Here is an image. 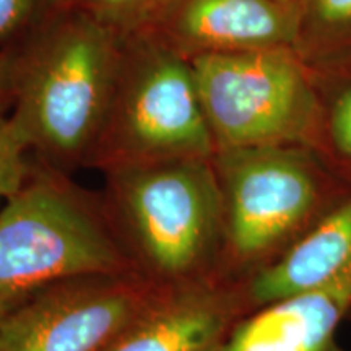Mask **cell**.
Returning <instances> with one entry per match:
<instances>
[{
    "instance_id": "52a82bcc",
    "label": "cell",
    "mask_w": 351,
    "mask_h": 351,
    "mask_svg": "<svg viewBox=\"0 0 351 351\" xmlns=\"http://www.w3.org/2000/svg\"><path fill=\"white\" fill-rule=\"evenodd\" d=\"M158 288L140 274L56 285L0 317V351H104Z\"/></svg>"
},
{
    "instance_id": "5b68a950",
    "label": "cell",
    "mask_w": 351,
    "mask_h": 351,
    "mask_svg": "<svg viewBox=\"0 0 351 351\" xmlns=\"http://www.w3.org/2000/svg\"><path fill=\"white\" fill-rule=\"evenodd\" d=\"M215 150L192 60L153 33L124 39L106 122L88 166L104 173L212 158Z\"/></svg>"
},
{
    "instance_id": "7a4b0ae2",
    "label": "cell",
    "mask_w": 351,
    "mask_h": 351,
    "mask_svg": "<svg viewBox=\"0 0 351 351\" xmlns=\"http://www.w3.org/2000/svg\"><path fill=\"white\" fill-rule=\"evenodd\" d=\"M140 274L104 207L41 165L0 208V317L56 285ZM142 275V274H140Z\"/></svg>"
},
{
    "instance_id": "2e32d148",
    "label": "cell",
    "mask_w": 351,
    "mask_h": 351,
    "mask_svg": "<svg viewBox=\"0 0 351 351\" xmlns=\"http://www.w3.org/2000/svg\"><path fill=\"white\" fill-rule=\"evenodd\" d=\"M302 3H306V12L319 25L330 28L351 25V0H302Z\"/></svg>"
},
{
    "instance_id": "9a60e30c",
    "label": "cell",
    "mask_w": 351,
    "mask_h": 351,
    "mask_svg": "<svg viewBox=\"0 0 351 351\" xmlns=\"http://www.w3.org/2000/svg\"><path fill=\"white\" fill-rule=\"evenodd\" d=\"M330 138L335 150L351 160V88L340 96L332 109Z\"/></svg>"
},
{
    "instance_id": "30bf717a",
    "label": "cell",
    "mask_w": 351,
    "mask_h": 351,
    "mask_svg": "<svg viewBox=\"0 0 351 351\" xmlns=\"http://www.w3.org/2000/svg\"><path fill=\"white\" fill-rule=\"evenodd\" d=\"M351 313V270L317 289L244 314L219 351H343L337 330Z\"/></svg>"
},
{
    "instance_id": "8fae6325",
    "label": "cell",
    "mask_w": 351,
    "mask_h": 351,
    "mask_svg": "<svg viewBox=\"0 0 351 351\" xmlns=\"http://www.w3.org/2000/svg\"><path fill=\"white\" fill-rule=\"evenodd\" d=\"M351 270V197L328 210L283 256L244 280L245 311L317 289Z\"/></svg>"
},
{
    "instance_id": "4fadbf2b",
    "label": "cell",
    "mask_w": 351,
    "mask_h": 351,
    "mask_svg": "<svg viewBox=\"0 0 351 351\" xmlns=\"http://www.w3.org/2000/svg\"><path fill=\"white\" fill-rule=\"evenodd\" d=\"M28 152L32 150L12 116L0 111V204L19 194L32 176L33 166L26 160Z\"/></svg>"
},
{
    "instance_id": "3957f363",
    "label": "cell",
    "mask_w": 351,
    "mask_h": 351,
    "mask_svg": "<svg viewBox=\"0 0 351 351\" xmlns=\"http://www.w3.org/2000/svg\"><path fill=\"white\" fill-rule=\"evenodd\" d=\"M104 207L140 274L166 287L219 276L223 200L212 158L104 171Z\"/></svg>"
},
{
    "instance_id": "6da1fadb",
    "label": "cell",
    "mask_w": 351,
    "mask_h": 351,
    "mask_svg": "<svg viewBox=\"0 0 351 351\" xmlns=\"http://www.w3.org/2000/svg\"><path fill=\"white\" fill-rule=\"evenodd\" d=\"M122 43L75 5L39 20L19 44L12 119L44 165L88 166L106 122Z\"/></svg>"
},
{
    "instance_id": "d6986e66",
    "label": "cell",
    "mask_w": 351,
    "mask_h": 351,
    "mask_svg": "<svg viewBox=\"0 0 351 351\" xmlns=\"http://www.w3.org/2000/svg\"><path fill=\"white\" fill-rule=\"evenodd\" d=\"M280 2H285V3H291V5H301L302 0H280Z\"/></svg>"
},
{
    "instance_id": "8992f818",
    "label": "cell",
    "mask_w": 351,
    "mask_h": 351,
    "mask_svg": "<svg viewBox=\"0 0 351 351\" xmlns=\"http://www.w3.org/2000/svg\"><path fill=\"white\" fill-rule=\"evenodd\" d=\"M192 64L217 150L276 145L311 148L319 106L296 49L202 56Z\"/></svg>"
},
{
    "instance_id": "5bb4252c",
    "label": "cell",
    "mask_w": 351,
    "mask_h": 351,
    "mask_svg": "<svg viewBox=\"0 0 351 351\" xmlns=\"http://www.w3.org/2000/svg\"><path fill=\"white\" fill-rule=\"evenodd\" d=\"M39 21V0H0V54L16 47Z\"/></svg>"
},
{
    "instance_id": "7c38bea8",
    "label": "cell",
    "mask_w": 351,
    "mask_h": 351,
    "mask_svg": "<svg viewBox=\"0 0 351 351\" xmlns=\"http://www.w3.org/2000/svg\"><path fill=\"white\" fill-rule=\"evenodd\" d=\"M176 0H73L101 26L121 39L152 33Z\"/></svg>"
},
{
    "instance_id": "e0dca14e",
    "label": "cell",
    "mask_w": 351,
    "mask_h": 351,
    "mask_svg": "<svg viewBox=\"0 0 351 351\" xmlns=\"http://www.w3.org/2000/svg\"><path fill=\"white\" fill-rule=\"evenodd\" d=\"M16 59H19V46L0 54V111L13 106Z\"/></svg>"
},
{
    "instance_id": "ba28073f",
    "label": "cell",
    "mask_w": 351,
    "mask_h": 351,
    "mask_svg": "<svg viewBox=\"0 0 351 351\" xmlns=\"http://www.w3.org/2000/svg\"><path fill=\"white\" fill-rule=\"evenodd\" d=\"M244 314L241 283L212 276L166 285L104 351H219Z\"/></svg>"
},
{
    "instance_id": "9c48e42d",
    "label": "cell",
    "mask_w": 351,
    "mask_h": 351,
    "mask_svg": "<svg viewBox=\"0 0 351 351\" xmlns=\"http://www.w3.org/2000/svg\"><path fill=\"white\" fill-rule=\"evenodd\" d=\"M152 33L189 60L276 47L296 49L302 10L280 0H176Z\"/></svg>"
},
{
    "instance_id": "ac0fdd59",
    "label": "cell",
    "mask_w": 351,
    "mask_h": 351,
    "mask_svg": "<svg viewBox=\"0 0 351 351\" xmlns=\"http://www.w3.org/2000/svg\"><path fill=\"white\" fill-rule=\"evenodd\" d=\"M73 3V0H39V20L44 16L56 13L62 8H67Z\"/></svg>"
},
{
    "instance_id": "277c9868",
    "label": "cell",
    "mask_w": 351,
    "mask_h": 351,
    "mask_svg": "<svg viewBox=\"0 0 351 351\" xmlns=\"http://www.w3.org/2000/svg\"><path fill=\"white\" fill-rule=\"evenodd\" d=\"M212 163L223 200L221 278L243 283L327 213L324 173L311 148H226Z\"/></svg>"
}]
</instances>
